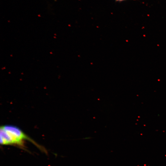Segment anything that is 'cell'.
I'll return each instance as SVG.
<instances>
[{"mask_svg":"<svg viewBox=\"0 0 166 166\" xmlns=\"http://www.w3.org/2000/svg\"><path fill=\"white\" fill-rule=\"evenodd\" d=\"M0 144L3 145H15L24 146L25 140H29L42 150V146L37 144L27 136L18 127L10 125L1 127L0 130Z\"/></svg>","mask_w":166,"mask_h":166,"instance_id":"6da1fadb","label":"cell"},{"mask_svg":"<svg viewBox=\"0 0 166 166\" xmlns=\"http://www.w3.org/2000/svg\"><path fill=\"white\" fill-rule=\"evenodd\" d=\"M116 1H123V0H116Z\"/></svg>","mask_w":166,"mask_h":166,"instance_id":"7a4b0ae2","label":"cell"}]
</instances>
